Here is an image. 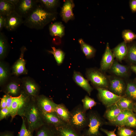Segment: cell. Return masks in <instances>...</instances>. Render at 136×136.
I'll list each match as a JSON object with an SVG mask.
<instances>
[{"mask_svg":"<svg viewBox=\"0 0 136 136\" xmlns=\"http://www.w3.org/2000/svg\"><path fill=\"white\" fill-rule=\"evenodd\" d=\"M122 111L115 104L107 107L104 114L105 117L111 122L114 120Z\"/></svg>","mask_w":136,"mask_h":136,"instance_id":"cell-24","label":"cell"},{"mask_svg":"<svg viewBox=\"0 0 136 136\" xmlns=\"http://www.w3.org/2000/svg\"><path fill=\"white\" fill-rule=\"evenodd\" d=\"M55 128L59 136H80L77 131L67 124Z\"/></svg>","mask_w":136,"mask_h":136,"instance_id":"cell-25","label":"cell"},{"mask_svg":"<svg viewBox=\"0 0 136 136\" xmlns=\"http://www.w3.org/2000/svg\"><path fill=\"white\" fill-rule=\"evenodd\" d=\"M38 3L37 0H19L15 5V11L24 19L36 8Z\"/></svg>","mask_w":136,"mask_h":136,"instance_id":"cell-6","label":"cell"},{"mask_svg":"<svg viewBox=\"0 0 136 136\" xmlns=\"http://www.w3.org/2000/svg\"><path fill=\"white\" fill-rule=\"evenodd\" d=\"M52 50L48 51L49 53L53 54L58 65L62 63L63 61L65 54L64 52L59 49H56L54 47H52Z\"/></svg>","mask_w":136,"mask_h":136,"instance_id":"cell-33","label":"cell"},{"mask_svg":"<svg viewBox=\"0 0 136 136\" xmlns=\"http://www.w3.org/2000/svg\"><path fill=\"white\" fill-rule=\"evenodd\" d=\"M6 108V95H4L1 98L0 104V109Z\"/></svg>","mask_w":136,"mask_h":136,"instance_id":"cell-46","label":"cell"},{"mask_svg":"<svg viewBox=\"0 0 136 136\" xmlns=\"http://www.w3.org/2000/svg\"><path fill=\"white\" fill-rule=\"evenodd\" d=\"M41 112L42 118L45 124L55 128L67 124L59 117L55 112L47 113Z\"/></svg>","mask_w":136,"mask_h":136,"instance_id":"cell-13","label":"cell"},{"mask_svg":"<svg viewBox=\"0 0 136 136\" xmlns=\"http://www.w3.org/2000/svg\"><path fill=\"white\" fill-rule=\"evenodd\" d=\"M22 86V91L29 97L36 98L39 95V87L33 81L26 80Z\"/></svg>","mask_w":136,"mask_h":136,"instance_id":"cell-15","label":"cell"},{"mask_svg":"<svg viewBox=\"0 0 136 136\" xmlns=\"http://www.w3.org/2000/svg\"><path fill=\"white\" fill-rule=\"evenodd\" d=\"M128 52L125 59L131 65H136V42L128 43Z\"/></svg>","mask_w":136,"mask_h":136,"instance_id":"cell-23","label":"cell"},{"mask_svg":"<svg viewBox=\"0 0 136 136\" xmlns=\"http://www.w3.org/2000/svg\"><path fill=\"white\" fill-rule=\"evenodd\" d=\"M134 82L136 84V78H135L134 81Z\"/></svg>","mask_w":136,"mask_h":136,"instance_id":"cell-51","label":"cell"},{"mask_svg":"<svg viewBox=\"0 0 136 136\" xmlns=\"http://www.w3.org/2000/svg\"><path fill=\"white\" fill-rule=\"evenodd\" d=\"M56 136H59L57 134L56 135Z\"/></svg>","mask_w":136,"mask_h":136,"instance_id":"cell-52","label":"cell"},{"mask_svg":"<svg viewBox=\"0 0 136 136\" xmlns=\"http://www.w3.org/2000/svg\"><path fill=\"white\" fill-rule=\"evenodd\" d=\"M29 96L24 91H22L20 94L18 96L13 97V101L11 113V122L18 115V111L25 100Z\"/></svg>","mask_w":136,"mask_h":136,"instance_id":"cell-16","label":"cell"},{"mask_svg":"<svg viewBox=\"0 0 136 136\" xmlns=\"http://www.w3.org/2000/svg\"><path fill=\"white\" fill-rule=\"evenodd\" d=\"M35 99L37 104L42 112L47 113L55 112L56 104L51 99L44 95H40Z\"/></svg>","mask_w":136,"mask_h":136,"instance_id":"cell-9","label":"cell"},{"mask_svg":"<svg viewBox=\"0 0 136 136\" xmlns=\"http://www.w3.org/2000/svg\"><path fill=\"white\" fill-rule=\"evenodd\" d=\"M135 136H136L135 135Z\"/></svg>","mask_w":136,"mask_h":136,"instance_id":"cell-53","label":"cell"},{"mask_svg":"<svg viewBox=\"0 0 136 136\" xmlns=\"http://www.w3.org/2000/svg\"><path fill=\"white\" fill-rule=\"evenodd\" d=\"M96 89L99 99L107 107L116 104L124 96L117 95L107 89L99 88Z\"/></svg>","mask_w":136,"mask_h":136,"instance_id":"cell-7","label":"cell"},{"mask_svg":"<svg viewBox=\"0 0 136 136\" xmlns=\"http://www.w3.org/2000/svg\"><path fill=\"white\" fill-rule=\"evenodd\" d=\"M86 75L88 80L96 88H99L107 89L109 82L108 76L100 69L90 68L86 70Z\"/></svg>","mask_w":136,"mask_h":136,"instance_id":"cell-3","label":"cell"},{"mask_svg":"<svg viewBox=\"0 0 136 136\" xmlns=\"http://www.w3.org/2000/svg\"><path fill=\"white\" fill-rule=\"evenodd\" d=\"M55 112L64 122L67 124L69 123L71 115V112L62 104H57L55 109Z\"/></svg>","mask_w":136,"mask_h":136,"instance_id":"cell-21","label":"cell"},{"mask_svg":"<svg viewBox=\"0 0 136 136\" xmlns=\"http://www.w3.org/2000/svg\"><path fill=\"white\" fill-rule=\"evenodd\" d=\"M129 5L132 12H136V0H131L129 1Z\"/></svg>","mask_w":136,"mask_h":136,"instance_id":"cell-45","label":"cell"},{"mask_svg":"<svg viewBox=\"0 0 136 136\" xmlns=\"http://www.w3.org/2000/svg\"><path fill=\"white\" fill-rule=\"evenodd\" d=\"M122 37L126 44L132 42L136 39V34L129 29H125L122 32Z\"/></svg>","mask_w":136,"mask_h":136,"instance_id":"cell-37","label":"cell"},{"mask_svg":"<svg viewBox=\"0 0 136 136\" xmlns=\"http://www.w3.org/2000/svg\"><path fill=\"white\" fill-rule=\"evenodd\" d=\"M112 52L116 60L121 62L125 59L127 53V44L124 41L122 42L113 49Z\"/></svg>","mask_w":136,"mask_h":136,"instance_id":"cell-20","label":"cell"},{"mask_svg":"<svg viewBox=\"0 0 136 136\" xmlns=\"http://www.w3.org/2000/svg\"><path fill=\"white\" fill-rule=\"evenodd\" d=\"M74 5L72 0H67L64 2L62 8L61 16L63 20L67 22L74 17L73 9Z\"/></svg>","mask_w":136,"mask_h":136,"instance_id":"cell-19","label":"cell"},{"mask_svg":"<svg viewBox=\"0 0 136 136\" xmlns=\"http://www.w3.org/2000/svg\"><path fill=\"white\" fill-rule=\"evenodd\" d=\"M124 126L128 128H136V115L133 113L127 118Z\"/></svg>","mask_w":136,"mask_h":136,"instance_id":"cell-40","label":"cell"},{"mask_svg":"<svg viewBox=\"0 0 136 136\" xmlns=\"http://www.w3.org/2000/svg\"><path fill=\"white\" fill-rule=\"evenodd\" d=\"M9 46L7 38L4 33L0 32V58L3 59L6 56Z\"/></svg>","mask_w":136,"mask_h":136,"instance_id":"cell-30","label":"cell"},{"mask_svg":"<svg viewBox=\"0 0 136 136\" xmlns=\"http://www.w3.org/2000/svg\"><path fill=\"white\" fill-rule=\"evenodd\" d=\"M118 136H135L136 131L124 126H118Z\"/></svg>","mask_w":136,"mask_h":136,"instance_id":"cell-34","label":"cell"},{"mask_svg":"<svg viewBox=\"0 0 136 136\" xmlns=\"http://www.w3.org/2000/svg\"><path fill=\"white\" fill-rule=\"evenodd\" d=\"M114 54L110 48L109 43H107L100 62L99 69L103 72L109 70L114 62Z\"/></svg>","mask_w":136,"mask_h":136,"instance_id":"cell-10","label":"cell"},{"mask_svg":"<svg viewBox=\"0 0 136 136\" xmlns=\"http://www.w3.org/2000/svg\"><path fill=\"white\" fill-rule=\"evenodd\" d=\"M124 93L126 96L132 100H136V84L134 82H127Z\"/></svg>","mask_w":136,"mask_h":136,"instance_id":"cell-32","label":"cell"},{"mask_svg":"<svg viewBox=\"0 0 136 136\" xmlns=\"http://www.w3.org/2000/svg\"><path fill=\"white\" fill-rule=\"evenodd\" d=\"M55 19L54 13L47 11L39 4L27 17L24 19L23 24L30 28L40 30Z\"/></svg>","mask_w":136,"mask_h":136,"instance_id":"cell-2","label":"cell"},{"mask_svg":"<svg viewBox=\"0 0 136 136\" xmlns=\"http://www.w3.org/2000/svg\"><path fill=\"white\" fill-rule=\"evenodd\" d=\"M133 110L136 113V103H134Z\"/></svg>","mask_w":136,"mask_h":136,"instance_id":"cell-50","label":"cell"},{"mask_svg":"<svg viewBox=\"0 0 136 136\" xmlns=\"http://www.w3.org/2000/svg\"><path fill=\"white\" fill-rule=\"evenodd\" d=\"M14 11V5L6 0H0V14L7 17Z\"/></svg>","mask_w":136,"mask_h":136,"instance_id":"cell-27","label":"cell"},{"mask_svg":"<svg viewBox=\"0 0 136 136\" xmlns=\"http://www.w3.org/2000/svg\"><path fill=\"white\" fill-rule=\"evenodd\" d=\"M24 20L15 11L6 17L5 28L9 31H15L23 24Z\"/></svg>","mask_w":136,"mask_h":136,"instance_id":"cell-11","label":"cell"},{"mask_svg":"<svg viewBox=\"0 0 136 136\" xmlns=\"http://www.w3.org/2000/svg\"><path fill=\"white\" fill-rule=\"evenodd\" d=\"M35 131L36 133L34 136H56L57 134L55 127L46 124Z\"/></svg>","mask_w":136,"mask_h":136,"instance_id":"cell-22","label":"cell"},{"mask_svg":"<svg viewBox=\"0 0 136 136\" xmlns=\"http://www.w3.org/2000/svg\"><path fill=\"white\" fill-rule=\"evenodd\" d=\"M80 45L82 52L88 59L93 57L95 55L96 50L93 47L86 43L83 40L81 39L78 40Z\"/></svg>","mask_w":136,"mask_h":136,"instance_id":"cell-29","label":"cell"},{"mask_svg":"<svg viewBox=\"0 0 136 136\" xmlns=\"http://www.w3.org/2000/svg\"><path fill=\"white\" fill-rule=\"evenodd\" d=\"M117 60H115L111 68L109 70L113 75L123 79L128 78L130 74V67L119 63Z\"/></svg>","mask_w":136,"mask_h":136,"instance_id":"cell-12","label":"cell"},{"mask_svg":"<svg viewBox=\"0 0 136 136\" xmlns=\"http://www.w3.org/2000/svg\"><path fill=\"white\" fill-rule=\"evenodd\" d=\"M6 108L9 111L11 114V107L13 97L7 94H6Z\"/></svg>","mask_w":136,"mask_h":136,"instance_id":"cell-42","label":"cell"},{"mask_svg":"<svg viewBox=\"0 0 136 136\" xmlns=\"http://www.w3.org/2000/svg\"><path fill=\"white\" fill-rule=\"evenodd\" d=\"M133 113L132 110H125L122 111L113 121L110 122L112 124L119 126H124L127 117Z\"/></svg>","mask_w":136,"mask_h":136,"instance_id":"cell-31","label":"cell"},{"mask_svg":"<svg viewBox=\"0 0 136 136\" xmlns=\"http://www.w3.org/2000/svg\"><path fill=\"white\" fill-rule=\"evenodd\" d=\"M100 129L105 133L107 136H117L115 133L116 129L112 131H109L107 129L101 128Z\"/></svg>","mask_w":136,"mask_h":136,"instance_id":"cell-44","label":"cell"},{"mask_svg":"<svg viewBox=\"0 0 136 136\" xmlns=\"http://www.w3.org/2000/svg\"><path fill=\"white\" fill-rule=\"evenodd\" d=\"M130 67L131 70L136 74V65H131Z\"/></svg>","mask_w":136,"mask_h":136,"instance_id":"cell-49","label":"cell"},{"mask_svg":"<svg viewBox=\"0 0 136 136\" xmlns=\"http://www.w3.org/2000/svg\"><path fill=\"white\" fill-rule=\"evenodd\" d=\"M6 20V16L0 14V31L5 27Z\"/></svg>","mask_w":136,"mask_h":136,"instance_id":"cell-43","label":"cell"},{"mask_svg":"<svg viewBox=\"0 0 136 136\" xmlns=\"http://www.w3.org/2000/svg\"><path fill=\"white\" fill-rule=\"evenodd\" d=\"M134 103L133 100L124 95L116 104L122 111L125 110L132 111Z\"/></svg>","mask_w":136,"mask_h":136,"instance_id":"cell-28","label":"cell"},{"mask_svg":"<svg viewBox=\"0 0 136 136\" xmlns=\"http://www.w3.org/2000/svg\"><path fill=\"white\" fill-rule=\"evenodd\" d=\"M22 123L19 130L17 136H34L33 133L28 129L26 120L24 117H21Z\"/></svg>","mask_w":136,"mask_h":136,"instance_id":"cell-38","label":"cell"},{"mask_svg":"<svg viewBox=\"0 0 136 136\" xmlns=\"http://www.w3.org/2000/svg\"><path fill=\"white\" fill-rule=\"evenodd\" d=\"M18 115L24 117L28 128L32 133L45 124L41 111L37 104L35 98L29 96L25 100L19 109Z\"/></svg>","mask_w":136,"mask_h":136,"instance_id":"cell-1","label":"cell"},{"mask_svg":"<svg viewBox=\"0 0 136 136\" xmlns=\"http://www.w3.org/2000/svg\"><path fill=\"white\" fill-rule=\"evenodd\" d=\"M2 90L6 94L12 97H16L19 95L21 93L22 86L17 82H12L4 86Z\"/></svg>","mask_w":136,"mask_h":136,"instance_id":"cell-18","label":"cell"},{"mask_svg":"<svg viewBox=\"0 0 136 136\" xmlns=\"http://www.w3.org/2000/svg\"><path fill=\"white\" fill-rule=\"evenodd\" d=\"M27 50L26 47L23 46L20 49V54L19 59L14 64L12 70L13 73L18 76L27 73L25 67V62L24 59V52Z\"/></svg>","mask_w":136,"mask_h":136,"instance_id":"cell-14","label":"cell"},{"mask_svg":"<svg viewBox=\"0 0 136 136\" xmlns=\"http://www.w3.org/2000/svg\"><path fill=\"white\" fill-rule=\"evenodd\" d=\"M82 101L83 103V109L85 112L95 106L96 104V102L93 99L87 95H86L82 99Z\"/></svg>","mask_w":136,"mask_h":136,"instance_id":"cell-36","label":"cell"},{"mask_svg":"<svg viewBox=\"0 0 136 136\" xmlns=\"http://www.w3.org/2000/svg\"><path fill=\"white\" fill-rule=\"evenodd\" d=\"M87 126L88 128L85 132L86 136H101L99 129L103 124L101 117L96 113L91 112L87 116Z\"/></svg>","mask_w":136,"mask_h":136,"instance_id":"cell-5","label":"cell"},{"mask_svg":"<svg viewBox=\"0 0 136 136\" xmlns=\"http://www.w3.org/2000/svg\"><path fill=\"white\" fill-rule=\"evenodd\" d=\"M110 91L120 96L124 95L126 84L124 79L114 75L108 76Z\"/></svg>","mask_w":136,"mask_h":136,"instance_id":"cell-8","label":"cell"},{"mask_svg":"<svg viewBox=\"0 0 136 136\" xmlns=\"http://www.w3.org/2000/svg\"><path fill=\"white\" fill-rule=\"evenodd\" d=\"M6 1L15 5L18 3L19 0H6Z\"/></svg>","mask_w":136,"mask_h":136,"instance_id":"cell-48","label":"cell"},{"mask_svg":"<svg viewBox=\"0 0 136 136\" xmlns=\"http://www.w3.org/2000/svg\"><path fill=\"white\" fill-rule=\"evenodd\" d=\"M0 136H15L14 132L8 130H5L0 132Z\"/></svg>","mask_w":136,"mask_h":136,"instance_id":"cell-47","label":"cell"},{"mask_svg":"<svg viewBox=\"0 0 136 136\" xmlns=\"http://www.w3.org/2000/svg\"><path fill=\"white\" fill-rule=\"evenodd\" d=\"M9 72L8 68L4 64L1 62L0 64V83L3 85L8 78Z\"/></svg>","mask_w":136,"mask_h":136,"instance_id":"cell-35","label":"cell"},{"mask_svg":"<svg viewBox=\"0 0 136 136\" xmlns=\"http://www.w3.org/2000/svg\"><path fill=\"white\" fill-rule=\"evenodd\" d=\"M73 79L78 85L85 90L89 95H90L93 88L89 84L88 80L85 79L80 72L74 71Z\"/></svg>","mask_w":136,"mask_h":136,"instance_id":"cell-17","label":"cell"},{"mask_svg":"<svg viewBox=\"0 0 136 136\" xmlns=\"http://www.w3.org/2000/svg\"><path fill=\"white\" fill-rule=\"evenodd\" d=\"M50 34L52 36L62 37L64 34V27L60 22H56L51 24L49 26Z\"/></svg>","mask_w":136,"mask_h":136,"instance_id":"cell-26","label":"cell"},{"mask_svg":"<svg viewBox=\"0 0 136 136\" xmlns=\"http://www.w3.org/2000/svg\"><path fill=\"white\" fill-rule=\"evenodd\" d=\"M70 112V121L67 124L77 131L86 126L87 117L86 115V112L83 110L82 106L78 105Z\"/></svg>","mask_w":136,"mask_h":136,"instance_id":"cell-4","label":"cell"},{"mask_svg":"<svg viewBox=\"0 0 136 136\" xmlns=\"http://www.w3.org/2000/svg\"><path fill=\"white\" fill-rule=\"evenodd\" d=\"M10 116L11 114L9 110L6 108L0 109V121H1L4 119H6L8 117Z\"/></svg>","mask_w":136,"mask_h":136,"instance_id":"cell-41","label":"cell"},{"mask_svg":"<svg viewBox=\"0 0 136 136\" xmlns=\"http://www.w3.org/2000/svg\"><path fill=\"white\" fill-rule=\"evenodd\" d=\"M38 2L43 8L45 7L48 9L54 8L57 5L58 1L56 0H38Z\"/></svg>","mask_w":136,"mask_h":136,"instance_id":"cell-39","label":"cell"}]
</instances>
